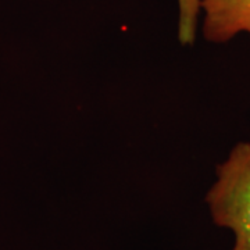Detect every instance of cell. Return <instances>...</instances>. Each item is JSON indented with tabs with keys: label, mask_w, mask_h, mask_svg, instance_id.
Returning a JSON list of instances; mask_svg holds the SVG:
<instances>
[{
	"label": "cell",
	"mask_w": 250,
	"mask_h": 250,
	"mask_svg": "<svg viewBox=\"0 0 250 250\" xmlns=\"http://www.w3.org/2000/svg\"><path fill=\"white\" fill-rule=\"evenodd\" d=\"M206 202L215 225L232 231V250H250V142L238 143L217 167Z\"/></svg>",
	"instance_id": "6da1fadb"
},
{
	"label": "cell",
	"mask_w": 250,
	"mask_h": 250,
	"mask_svg": "<svg viewBox=\"0 0 250 250\" xmlns=\"http://www.w3.org/2000/svg\"><path fill=\"white\" fill-rule=\"evenodd\" d=\"M179 29L178 38L181 43L190 45L195 41L197 17L202 9V0H178Z\"/></svg>",
	"instance_id": "3957f363"
},
{
	"label": "cell",
	"mask_w": 250,
	"mask_h": 250,
	"mask_svg": "<svg viewBox=\"0 0 250 250\" xmlns=\"http://www.w3.org/2000/svg\"><path fill=\"white\" fill-rule=\"evenodd\" d=\"M202 9L208 42L225 43L241 32L250 34V0H202Z\"/></svg>",
	"instance_id": "7a4b0ae2"
}]
</instances>
